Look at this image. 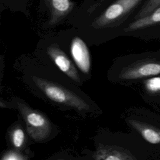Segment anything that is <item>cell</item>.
<instances>
[{"label":"cell","mask_w":160,"mask_h":160,"mask_svg":"<svg viewBox=\"0 0 160 160\" xmlns=\"http://www.w3.org/2000/svg\"><path fill=\"white\" fill-rule=\"evenodd\" d=\"M71 56L79 69L84 74H89L91 70V57L85 42L79 37H74L70 44Z\"/></svg>","instance_id":"cell-8"},{"label":"cell","mask_w":160,"mask_h":160,"mask_svg":"<svg viewBox=\"0 0 160 160\" xmlns=\"http://www.w3.org/2000/svg\"><path fill=\"white\" fill-rule=\"evenodd\" d=\"M124 32L146 41L160 40V6L149 15L132 21Z\"/></svg>","instance_id":"cell-5"},{"label":"cell","mask_w":160,"mask_h":160,"mask_svg":"<svg viewBox=\"0 0 160 160\" xmlns=\"http://www.w3.org/2000/svg\"><path fill=\"white\" fill-rule=\"evenodd\" d=\"M9 138L12 146L18 150L22 149L26 144V138L25 132L19 126H17L12 129L9 134Z\"/></svg>","instance_id":"cell-11"},{"label":"cell","mask_w":160,"mask_h":160,"mask_svg":"<svg viewBox=\"0 0 160 160\" xmlns=\"http://www.w3.org/2000/svg\"><path fill=\"white\" fill-rule=\"evenodd\" d=\"M160 74V48L128 56L118 72V79L127 84H138Z\"/></svg>","instance_id":"cell-1"},{"label":"cell","mask_w":160,"mask_h":160,"mask_svg":"<svg viewBox=\"0 0 160 160\" xmlns=\"http://www.w3.org/2000/svg\"><path fill=\"white\" fill-rule=\"evenodd\" d=\"M51 11L49 24L54 25L65 18L72 8L71 0H46Z\"/></svg>","instance_id":"cell-10"},{"label":"cell","mask_w":160,"mask_h":160,"mask_svg":"<svg viewBox=\"0 0 160 160\" xmlns=\"http://www.w3.org/2000/svg\"><path fill=\"white\" fill-rule=\"evenodd\" d=\"M159 6L160 0H148L139 11L138 14L134 16V20L149 15Z\"/></svg>","instance_id":"cell-12"},{"label":"cell","mask_w":160,"mask_h":160,"mask_svg":"<svg viewBox=\"0 0 160 160\" xmlns=\"http://www.w3.org/2000/svg\"><path fill=\"white\" fill-rule=\"evenodd\" d=\"M47 53L55 65L74 81L80 83L81 79L77 69L64 51L57 44H52L47 48Z\"/></svg>","instance_id":"cell-7"},{"label":"cell","mask_w":160,"mask_h":160,"mask_svg":"<svg viewBox=\"0 0 160 160\" xmlns=\"http://www.w3.org/2000/svg\"><path fill=\"white\" fill-rule=\"evenodd\" d=\"M141 0H117L92 23L95 28H104L119 24Z\"/></svg>","instance_id":"cell-6"},{"label":"cell","mask_w":160,"mask_h":160,"mask_svg":"<svg viewBox=\"0 0 160 160\" xmlns=\"http://www.w3.org/2000/svg\"><path fill=\"white\" fill-rule=\"evenodd\" d=\"M17 107L26 123L29 136L36 142L46 140L52 131L51 124L47 117L21 102H17Z\"/></svg>","instance_id":"cell-4"},{"label":"cell","mask_w":160,"mask_h":160,"mask_svg":"<svg viewBox=\"0 0 160 160\" xmlns=\"http://www.w3.org/2000/svg\"><path fill=\"white\" fill-rule=\"evenodd\" d=\"M32 81L50 100L80 111H89V104L80 96L64 86L48 79L34 76Z\"/></svg>","instance_id":"cell-3"},{"label":"cell","mask_w":160,"mask_h":160,"mask_svg":"<svg viewBox=\"0 0 160 160\" xmlns=\"http://www.w3.org/2000/svg\"><path fill=\"white\" fill-rule=\"evenodd\" d=\"M19 150L11 149L6 151L2 156V160H24L27 159L28 158L21 153Z\"/></svg>","instance_id":"cell-13"},{"label":"cell","mask_w":160,"mask_h":160,"mask_svg":"<svg viewBox=\"0 0 160 160\" xmlns=\"http://www.w3.org/2000/svg\"><path fill=\"white\" fill-rule=\"evenodd\" d=\"M126 121L138 135L160 151V113L144 108L136 109Z\"/></svg>","instance_id":"cell-2"},{"label":"cell","mask_w":160,"mask_h":160,"mask_svg":"<svg viewBox=\"0 0 160 160\" xmlns=\"http://www.w3.org/2000/svg\"><path fill=\"white\" fill-rule=\"evenodd\" d=\"M137 84L144 101L155 109H160V74L147 78Z\"/></svg>","instance_id":"cell-9"}]
</instances>
